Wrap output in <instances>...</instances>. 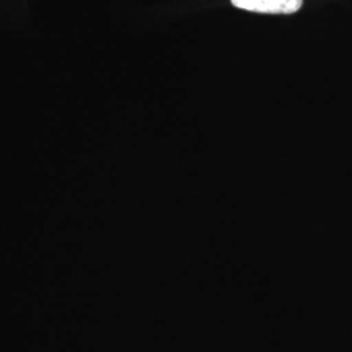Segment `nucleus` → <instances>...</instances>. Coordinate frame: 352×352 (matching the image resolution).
Instances as JSON below:
<instances>
[{"instance_id": "obj_1", "label": "nucleus", "mask_w": 352, "mask_h": 352, "mask_svg": "<svg viewBox=\"0 0 352 352\" xmlns=\"http://www.w3.org/2000/svg\"><path fill=\"white\" fill-rule=\"evenodd\" d=\"M232 4L244 11L270 14H289L302 7V0H231Z\"/></svg>"}]
</instances>
